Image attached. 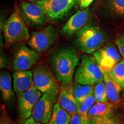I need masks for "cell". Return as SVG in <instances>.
Wrapping results in <instances>:
<instances>
[{
  "label": "cell",
  "instance_id": "1",
  "mask_svg": "<svg viewBox=\"0 0 124 124\" xmlns=\"http://www.w3.org/2000/svg\"><path fill=\"white\" fill-rule=\"evenodd\" d=\"M80 58L75 49H57L51 54L50 63L57 80L62 85H71Z\"/></svg>",
  "mask_w": 124,
  "mask_h": 124
},
{
  "label": "cell",
  "instance_id": "2",
  "mask_svg": "<svg viewBox=\"0 0 124 124\" xmlns=\"http://www.w3.org/2000/svg\"><path fill=\"white\" fill-rule=\"evenodd\" d=\"M107 40L105 31L96 23L90 22L76 34L75 44L80 52L90 54L104 46Z\"/></svg>",
  "mask_w": 124,
  "mask_h": 124
},
{
  "label": "cell",
  "instance_id": "3",
  "mask_svg": "<svg viewBox=\"0 0 124 124\" xmlns=\"http://www.w3.org/2000/svg\"><path fill=\"white\" fill-rule=\"evenodd\" d=\"M104 74L94 56L83 54L76 69L74 80L78 84L93 86L104 80Z\"/></svg>",
  "mask_w": 124,
  "mask_h": 124
},
{
  "label": "cell",
  "instance_id": "4",
  "mask_svg": "<svg viewBox=\"0 0 124 124\" xmlns=\"http://www.w3.org/2000/svg\"><path fill=\"white\" fill-rule=\"evenodd\" d=\"M3 32L6 46H9L18 43L28 41V29L18 8L15 10L6 21Z\"/></svg>",
  "mask_w": 124,
  "mask_h": 124
},
{
  "label": "cell",
  "instance_id": "5",
  "mask_svg": "<svg viewBox=\"0 0 124 124\" xmlns=\"http://www.w3.org/2000/svg\"><path fill=\"white\" fill-rule=\"evenodd\" d=\"M33 85L43 93H53L59 95L58 80L54 71L48 66L41 64L33 71Z\"/></svg>",
  "mask_w": 124,
  "mask_h": 124
},
{
  "label": "cell",
  "instance_id": "6",
  "mask_svg": "<svg viewBox=\"0 0 124 124\" xmlns=\"http://www.w3.org/2000/svg\"><path fill=\"white\" fill-rule=\"evenodd\" d=\"M58 36L56 29L52 25H48L32 32L28 44L39 53H43L55 44Z\"/></svg>",
  "mask_w": 124,
  "mask_h": 124
},
{
  "label": "cell",
  "instance_id": "7",
  "mask_svg": "<svg viewBox=\"0 0 124 124\" xmlns=\"http://www.w3.org/2000/svg\"><path fill=\"white\" fill-rule=\"evenodd\" d=\"M103 72H108L121 60V56L116 46L110 43L104 45L93 54Z\"/></svg>",
  "mask_w": 124,
  "mask_h": 124
},
{
  "label": "cell",
  "instance_id": "8",
  "mask_svg": "<svg viewBox=\"0 0 124 124\" xmlns=\"http://www.w3.org/2000/svg\"><path fill=\"white\" fill-rule=\"evenodd\" d=\"M77 2L78 0H44L37 4L43 7L47 17L58 20L66 16Z\"/></svg>",
  "mask_w": 124,
  "mask_h": 124
},
{
  "label": "cell",
  "instance_id": "9",
  "mask_svg": "<svg viewBox=\"0 0 124 124\" xmlns=\"http://www.w3.org/2000/svg\"><path fill=\"white\" fill-rule=\"evenodd\" d=\"M58 96V94L53 93H44L32 111V117L35 121L44 124L49 121Z\"/></svg>",
  "mask_w": 124,
  "mask_h": 124
},
{
  "label": "cell",
  "instance_id": "10",
  "mask_svg": "<svg viewBox=\"0 0 124 124\" xmlns=\"http://www.w3.org/2000/svg\"><path fill=\"white\" fill-rule=\"evenodd\" d=\"M41 58V56L35 49L29 48L22 45L18 48L15 54L13 70L15 71H28L36 64Z\"/></svg>",
  "mask_w": 124,
  "mask_h": 124
},
{
  "label": "cell",
  "instance_id": "11",
  "mask_svg": "<svg viewBox=\"0 0 124 124\" xmlns=\"http://www.w3.org/2000/svg\"><path fill=\"white\" fill-rule=\"evenodd\" d=\"M41 93L33 85L18 98L20 116L23 120L31 117L35 105L41 98Z\"/></svg>",
  "mask_w": 124,
  "mask_h": 124
},
{
  "label": "cell",
  "instance_id": "12",
  "mask_svg": "<svg viewBox=\"0 0 124 124\" xmlns=\"http://www.w3.org/2000/svg\"><path fill=\"white\" fill-rule=\"evenodd\" d=\"M21 11L26 21L33 26L43 25L47 17L43 7L37 3L23 1L21 4Z\"/></svg>",
  "mask_w": 124,
  "mask_h": 124
},
{
  "label": "cell",
  "instance_id": "13",
  "mask_svg": "<svg viewBox=\"0 0 124 124\" xmlns=\"http://www.w3.org/2000/svg\"><path fill=\"white\" fill-rule=\"evenodd\" d=\"M91 15L89 8L78 10L69 18L61 29L60 33L64 36H71L77 33L89 23Z\"/></svg>",
  "mask_w": 124,
  "mask_h": 124
},
{
  "label": "cell",
  "instance_id": "14",
  "mask_svg": "<svg viewBox=\"0 0 124 124\" xmlns=\"http://www.w3.org/2000/svg\"><path fill=\"white\" fill-rule=\"evenodd\" d=\"M71 85L62 84L58 95V102L63 109L68 111L72 116L78 113L79 102L72 93Z\"/></svg>",
  "mask_w": 124,
  "mask_h": 124
},
{
  "label": "cell",
  "instance_id": "15",
  "mask_svg": "<svg viewBox=\"0 0 124 124\" xmlns=\"http://www.w3.org/2000/svg\"><path fill=\"white\" fill-rule=\"evenodd\" d=\"M13 77V90L18 98L33 85V72L31 71H15Z\"/></svg>",
  "mask_w": 124,
  "mask_h": 124
},
{
  "label": "cell",
  "instance_id": "16",
  "mask_svg": "<svg viewBox=\"0 0 124 124\" xmlns=\"http://www.w3.org/2000/svg\"><path fill=\"white\" fill-rule=\"evenodd\" d=\"M13 89L10 73L8 71L2 70L0 74V90L4 101L8 102L15 98Z\"/></svg>",
  "mask_w": 124,
  "mask_h": 124
},
{
  "label": "cell",
  "instance_id": "17",
  "mask_svg": "<svg viewBox=\"0 0 124 124\" xmlns=\"http://www.w3.org/2000/svg\"><path fill=\"white\" fill-rule=\"evenodd\" d=\"M102 10L114 18L124 17V0H104Z\"/></svg>",
  "mask_w": 124,
  "mask_h": 124
},
{
  "label": "cell",
  "instance_id": "18",
  "mask_svg": "<svg viewBox=\"0 0 124 124\" xmlns=\"http://www.w3.org/2000/svg\"><path fill=\"white\" fill-rule=\"evenodd\" d=\"M71 118L70 114L63 109L58 102L54 105L48 124H70Z\"/></svg>",
  "mask_w": 124,
  "mask_h": 124
},
{
  "label": "cell",
  "instance_id": "19",
  "mask_svg": "<svg viewBox=\"0 0 124 124\" xmlns=\"http://www.w3.org/2000/svg\"><path fill=\"white\" fill-rule=\"evenodd\" d=\"M104 81L108 100L111 102H118L120 100V93L123 87L111 79L107 72H105L104 74Z\"/></svg>",
  "mask_w": 124,
  "mask_h": 124
},
{
  "label": "cell",
  "instance_id": "20",
  "mask_svg": "<svg viewBox=\"0 0 124 124\" xmlns=\"http://www.w3.org/2000/svg\"><path fill=\"white\" fill-rule=\"evenodd\" d=\"M113 105L108 102H97L90 108L88 117L92 120L95 117H104L112 113Z\"/></svg>",
  "mask_w": 124,
  "mask_h": 124
},
{
  "label": "cell",
  "instance_id": "21",
  "mask_svg": "<svg viewBox=\"0 0 124 124\" xmlns=\"http://www.w3.org/2000/svg\"><path fill=\"white\" fill-rule=\"evenodd\" d=\"M72 91L76 100L80 103L88 96L94 93V87L91 85H82L77 83L72 86Z\"/></svg>",
  "mask_w": 124,
  "mask_h": 124
},
{
  "label": "cell",
  "instance_id": "22",
  "mask_svg": "<svg viewBox=\"0 0 124 124\" xmlns=\"http://www.w3.org/2000/svg\"><path fill=\"white\" fill-rule=\"evenodd\" d=\"M107 73L111 79L124 88V59L119 62Z\"/></svg>",
  "mask_w": 124,
  "mask_h": 124
},
{
  "label": "cell",
  "instance_id": "23",
  "mask_svg": "<svg viewBox=\"0 0 124 124\" xmlns=\"http://www.w3.org/2000/svg\"><path fill=\"white\" fill-rule=\"evenodd\" d=\"M96 98L94 93L86 98L83 101L79 103V108L78 114L81 116L85 120H90L88 117V112L93 105L95 103Z\"/></svg>",
  "mask_w": 124,
  "mask_h": 124
},
{
  "label": "cell",
  "instance_id": "24",
  "mask_svg": "<svg viewBox=\"0 0 124 124\" xmlns=\"http://www.w3.org/2000/svg\"><path fill=\"white\" fill-rule=\"evenodd\" d=\"M94 95L97 102H108V99L106 93L104 80H102L95 85L94 87Z\"/></svg>",
  "mask_w": 124,
  "mask_h": 124
},
{
  "label": "cell",
  "instance_id": "25",
  "mask_svg": "<svg viewBox=\"0 0 124 124\" xmlns=\"http://www.w3.org/2000/svg\"><path fill=\"white\" fill-rule=\"evenodd\" d=\"M92 120H95L98 124H121L116 118L113 117L112 113L104 117H95Z\"/></svg>",
  "mask_w": 124,
  "mask_h": 124
},
{
  "label": "cell",
  "instance_id": "26",
  "mask_svg": "<svg viewBox=\"0 0 124 124\" xmlns=\"http://www.w3.org/2000/svg\"><path fill=\"white\" fill-rule=\"evenodd\" d=\"M70 124H91V120H85L79 114L77 113L72 116Z\"/></svg>",
  "mask_w": 124,
  "mask_h": 124
},
{
  "label": "cell",
  "instance_id": "27",
  "mask_svg": "<svg viewBox=\"0 0 124 124\" xmlns=\"http://www.w3.org/2000/svg\"><path fill=\"white\" fill-rule=\"evenodd\" d=\"M116 44L121 55L124 58V34L118 37L116 40Z\"/></svg>",
  "mask_w": 124,
  "mask_h": 124
},
{
  "label": "cell",
  "instance_id": "28",
  "mask_svg": "<svg viewBox=\"0 0 124 124\" xmlns=\"http://www.w3.org/2000/svg\"><path fill=\"white\" fill-rule=\"evenodd\" d=\"M94 0H83L82 1L80 4V7L82 9H86L88 7H89L90 5L93 2Z\"/></svg>",
  "mask_w": 124,
  "mask_h": 124
},
{
  "label": "cell",
  "instance_id": "29",
  "mask_svg": "<svg viewBox=\"0 0 124 124\" xmlns=\"http://www.w3.org/2000/svg\"><path fill=\"white\" fill-rule=\"evenodd\" d=\"M24 124H46L42 123V122L36 121L35 120V119L33 118V117H31L29 118H28L25 121L24 123Z\"/></svg>",
  "mask_w": 124,
  "mask_h": 124
},
{
  "label": "cell",
  "instance_id": "30",
  "mask_svg": "<svg viewBox=\"0 0 124 124\" xmlns=\"http://www.w3.org/2000/svg\"><path fill=\"white\" fill-rule=\"evenodd\" d=\"M26 1H29L31 2H34V3H37L38 2H40V1H43L44 0H25Z\"/></svg>",
  "mask_w": 124,
  "mask_h": 124
},
{
  "label": "cell",
  "instance_id": "31",
  "mask_svg": "<svg viewBox=\"0 0 124 124\" xmlns=\"http://www.w3.org/2000/svg\"><path fill=\"white\" fill-rule=\"evenodd\" d=\"M1 124H12V123L9 121L6 120V121H4L1 122Z\"/></svg>",
  "mask_w": 124,
  "mask_h": 124
},
{
  "label": "cell",
  "instance_id": "32",
  "mask_svg": "<svg viewBox=\"0 0 124 124\" xmlns=\"http://www.w3.org/2000/svg\"><path fill=\"white\" fill-rule=\"evenodd\" d=\"M91 124H97V122H96L95 120H91Z\"/></svg>",
  "mask_w": 124,
  "mask_h": 124
},
{
  "label": "cell",
  "instance_id": "33",
  "mask_svg": "<svg viewBox=\"0 0 124 124\" xmlns=\"http://www.w3.org/2000/svg\"><path fill=\"white\" fill-rule=\"evenodd\" d=\"M122 99H123V101L124 102V91L122 93Z\"/></svg>",
  "mask_w": 124,
  "mask_h": 124
},
{
  "label": "cell",
  "instance_id": "34",
  "mask_svg": "<svg viewBox=\"0 0 124 124\" xmlns=\"http://www.w3.org/2000/svg\"><path fill=\"white\" fill-rule=\"evenodd\" d=\"M80 1H83V0H80Z\"/></svg>",
  "mask_w": 124,
  "mask_h": 124
}]
</instances>
